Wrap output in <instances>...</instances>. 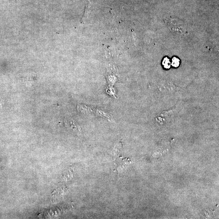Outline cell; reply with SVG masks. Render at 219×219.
Wrapping results in <instances>:
<instances>
[{"instance_id": "7a4b0ae2", "label": "cell", "mask_w": 219, "mask_h": 219, "mask_svg": "<svg viewBox=\"0 0 219 219\" xmlns=\"http://www.w3.org/2000/svg\"><path fill=\"white\" fill-rule=\"evenodd\" d=\"M162 64L166 69H169L170 67V61L169 60H168L167 57L165 58L163 60V62H162Z\"/></svg>"}, {"instance_id": "3957f363", "label": "cell", "mask_w": 219, "mask_h": 219, "mask_svg": "<svg viewBox=\"0 0 219 219\" xmlns=\"http://www.w3.org/2000/svg\"><path fill=\"white\" fill-rule=\"evenodd\" d=\"M180 61L178 58L176 57H174L172 59V65L174 67H177L179 65Z\"/></svg>"}, {"instance_id": "6da1fadb", "label": "cell", "mask_w": 219, "mask_h": 219, "mask_svg": "<svg viewBox=\"0 0 219 219\" xmlns=\"http://www.w3.org/2000/svg\"><path fill=\"white\" fill-rule=\"evenodd\" d=\"M66 123H67V125H68V127L72 129L74 131H81V129H80V127L77 124H76V123L74 120L70 119V120L67 121Z\"/></svg>"}]
</instances>
